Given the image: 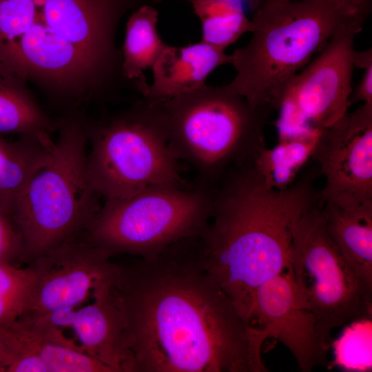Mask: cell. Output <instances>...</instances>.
Listing matches in <instances>:
<instances>
[{
    "label": "cell",
    "instance_id": "obj_1",
    "mask_svg": "<svg viewBox=\"0 0 372 372\" xmlns=\"http://www.w3.org/2000/svg\"><path fill=\"white\" fill-rule=\"evenodd\" d=\"M132 372H267L265 333L207 269L199 235L116 263L110 285Z\"/></svg>",
    "mask_w": 372,
    "mask_h": 372
},
{
    "label": "cell",
    "instance_id": "obj_2",
    "mask_svg": "<svg viewBox=\"0 0 372 372\" xmlns=\"http://www.w3.org/2000/svg\"><path fill=\"white\" fill-rule=\"evenodd\" d=\"M153 0H0V74L102 91L126 81L115 33L128 10Z\"/></svg>",
    "mask_w": 372,
    "mask_h": 372
},
{
    "label": "cell",
    "instance_id": "obj_3",
    "mask_svg": "<svg viewBox=\"0 0 372 372\" xmlns=\"http://www.w3.org/2000/svg\"><path fill=\"white\" fill-rule=\"evenodd\" d=\"M314 203L308 186L267 187L253 165L213 194L199 241L205 267L249 322L258 288L289 267L294 227Z\"/></svg>",
    "mask_w": 372,
    "mask_h": 372
},
{
    "label": "cell",
    "instance_id": "obj_4",
    "mask_svg": "<svg viewBox=\"0 0 372 372\" xmlns=\"http://www.w3.org/2000/svg\"><path fill=\"white\" fill-rule=\"evenodd\" d=\"M361 14L365 16L351 0L260 3L254 11L250 40L230 54L236 76L229 85L254 108L278 109L292 79L338 31Z\"/></svg>",
    "mask_w": 372,
    "mask_h": 372
},
{
    "label": "cell",
    "instance_id": "obj_5",
    "mask_svg": "<svg viewBox=\"0 0 372 372\" xmlns=\"http://www.w3.org/2000/svg\"><path fill=\"white\" fill-rule=\"evenodd\" d=\"M87 142L79 123L65 125L23 186L11 215L23 259L32 261L83 234L100 208L87 177Z\"/></svg>",
    "mask_w": 372,
    "mask_h": 372
},
{
    "label": "cell",
    "instance_id": "obj_6",
    "mask_svg": "<svg viewBox=\"0 0 372 372\" xmlns=\"http://www.w3.org/2000/svg\"><path fill=\"white\" fill-rule=\"evenodd\" d=\"M90 142L87 177L93 191L105 200L152 187L187 184L167 143L159 101L141 96L96 128Z\"/></svg>",
    "mask_w": 372,
    "mask_h": 372
},
{
    "label": "cell",
    "instance_id": "obj_7",
    "mask_svg": "<svg viewBox=\"0 0 372 372\" xmlns=\"http://www.w3.org/2000/svg\"><path fill=\"white\" fill-rule=\"evenodd\" d=\"M213 194L201 183L152 187L105 200L85 235L112 257L151 256L203 233L211 216Z\"/></svg>",
    "mask_w": 372,
    "mask_h": 372
},
{
    "label": "cell",
    "instance_id": "obj_8",
    "mask_svg": "<svg viewBox=\"0 0 372 372\" xmlns=\"http://www.w3.org/2000/svg\"><path fill=\"white\" fill-rule=\"evenodd\" d=\"M167 143L178 161L202 183L212 178L244 146L258 145L269 111L254 108L229 84L208 85L161 102Z\"/></svg>",
    "mask_w": 372,
    "mask_h": 372
},
{
    "label": "cell",
    "instance_id": "obj_9",
    "mask_svg": "<svg viewBox=\"0 0 372 372\" xmlns=\"http://www.w3.org/2000/svg\"><path fill=\"white\" fill-rule=\"evenodd\" d=\"M289 267L301 299L316 318L326 350L335 329L371 318L372 287L338 249L327 232L324 209L314 203L294 227Z\"/></svg>",
    "mask_w": 372,
    "mask_h": 372
},
{
    "label": "cell",
    "instance_id": "obj_10",
    "mask_svg": "<svg viewBox=\"0 0 372 372\" xmlns=\"http://www.w3.org/2000/svg\"><path fill=\"white\" fill-rule=\"evenodd\" d=\"M366 18L361 14L349 21L290 81L278 107V141L323 130L348 113L354 41Z\"/></svg>",
    "mask_w": 372,
    "mask_h": 372
},
{
    "label": "cell",
    "instance_id": "obj_11",
    "mask_svg": "<svg viewBox=\"0 0 372 372\" xmlns=\"http://www.w3.org/2000/svg\"><path fill=\"white\" fill-rule=\"evenodd\" d=\"M312 158L325 178L324 203L351 207L372 202V104L362 103L323 130Z\"/></svg>",
    "mask_w": 372,
    "mask_h": 372
},
{
    "label": "cell",
    "instance_id": "obj_12",
    "mask_svg": "<svg viewBox=\"0 0 372 372\" xmlns=\"http://www.w3.org/2000/svg\"><path fill=\"white\" fill-rule=\"evenodd\" d=\"M111 257L83 232L33 260L36 278L24 315L78 307L111 276L115 267Z\"/></svg>",
    "mask_w": 372,
    "mask_h": 372
},
{
    "label": "cell",
    "instance_id": "obj_13",
    "mask_svg": "<svg viewBox=\"0 0 372 372\" xmlns=\"http://www.w3.org/2000/svg\"><path fill=\"white\" fill-rule=\"evenodd\" d=\"M249 322L287 348L299 371L326 364L327 350L319 339L316 318L301 299L290 267L258 288Z\"/></svg>",
    "mask_w": 372,
    "mask_h": 372
},
{
    "label": "cell",
    "instance_id": "obj_14",
    "mask_svg": "<svg viewBox=\"0 0 372 372\" xmlns=\"http://www.w3.org/2000/svg\"><path fill=\"white\" fill-rule=\"evenodd\" d=\"M112 276L92 293L93 302L81 309L68 308L40 316H25L59 328L70 327L83 351L112 372H132L131 356L123 338L119 311L110 285Z\"/></svg>",
    "mask_w": 372,
    "mask_h": 372
},
{
    "label": "cell",
    "instance_id": "obj_15",
    "mask_svg": "<svg viewBox=\"0 0 372 372\" xmlns=\"http://www.w3.org/2000/svg\"><path fill=\"white\" fill-rule=\"evenodd\" d=\"M225 50L204 41L185 46L168 45L151 68L153 82L141 96L165 102L198 90L217 68L230 64Z\"/></svg>",
    "mask_w": 372,
    "mask_h": 372
},
{
    "label": "cell",
    "instance_id": "obj_16",
    "mask_svg": "<svg viewBox=\"0 0 372 372\" xmlns=\"http://www.w3.org/2000/svg\"><path fill=\"white\" fill-rule=\"evenodd\" d=\"M0 335L14 357L36 353L48 372H112L54 326L18 319L1 324Z\"/></svg>",
    "mask_w": 372,
    "mask_h": 372
},
{
    "label": "cell",
    "instance_id": "obj_17",
    "mask_svg": "<svg viewBox=\"0 0 372 372\" xmlns=\"http://www.w3.org/2000/svg\"><path fill=\"white\" fill-rule=\"evenodd\" d=\"M323 209L332 241L358 276L372 287V202L351 207L325 203Z\"/></svg>",
    "mask_w": 372,
    "mask_h": 372
},
{
    "label": "cell",
    "instance_id": "obj_18",
    "mask_svg": "<svg viewBox=\"0 0 372 372\" xmlns=\"http://www.w3.org/2000/svg\"><path fill=\"white\" fill-rule=\"evenodd\" d=\"M52 142L48 134H22L15 141L0 138V209L10 217L23 186Z\"/></svg>",
    "mask_w": 372,
    "mask_h": 372
},
{
    "label": "cell",
    "instance_id": "obj_19",
    "mask_svg": "<svg viewBox=\"0 0 372 372\" xmlns=\"http://www.w3.org/2000/svg\"><path fill=\"white\" fill-rule=\"evenodd\" d=\"M158 13L152 6H143L132 12L127 23L123 47V71L142 90L148 84L143 72L152 68L169 45L157 31Z\"/></svg>",
    "mask_w": 372,
    "mask_h": 372
},
{
    "label": "cell",
    "instance_id": "obj_20",
    "mask_svg": "<svg viewBox=\"0 0 372 372\" xmlns=\"http://www.w3.org/2000/svg\"><path fill=\"white\" fill-rule=\"evenodd\" d=\"M322 130L289 139L278 141L267 148L260 145L254 157L253 167L262 182L275 190L292 185L303 166L312 158Z\"/></svg>",
    "mask_w": 372,
    "mask_h": 372
},
{
    "label": "cell",
    "instance_id": "obj_21",
    "mask_svg": "<svg viewBox=\"0 0 372 372\" xmlns=\"http://www.w3.org/2000/svg\"><path fill=\"white\" fill-rule=\"evenodd\" d=\"M201 23V41L223 50L254 25L244 11L243 0H188Z\"/></svg>",
    "mask_w": 372,
    "mask_h": 372
},
{
    "label": "cell",
    "instance_id": "obj_22",
    "mask_svg": "<svg viewBox=\"0 0 372 372\" xmlns=\"http://www.w3.org/2000/svg\"><path fill=\"white\" fill-rule=\"evenodd\" d=\"M17 80L0 74V134L49 135L48 119Z\"/></svg>",
    "mask_w": 372,
    "mask_h": 372
},
{
    "label": "cell",
    "instance_id": "obj_23",
    "mask_svg": "<svg viewBox=\"0 0 372 372\" xmlns=\"http://www.w3.org/2000/svg\"><path fill=\"white\" fill-rule=\"evenodd\" d=\"M35 278L32 265L0 262V324L17 320L27 312Z\"/></svg>",
    "mask_w": 372,
    "mask_h": 372
},
{
    "label": "cell",
    "instance_id": "obj_24",
    "mask_svg": "<svg viewBox=\"0 0 372 372\" xmlns=\"http://www.w3.org/2000/svg\"><path fill=\"white\" fill-rule=\"evenodd\" d=\"M371 318L347 324L340 335L331 344L334 352L333 365L347 371H371Z\"/></svg>",
    "mask_w": 372,
    "mask_h": 372
},
{
    "label": "cell",
    "instance_id": "obj_25",
    "mask_svg": "<svg viewBox=\"0 0 372 372\" xmlns=\"http://www.w3.org/2000/svg\"><path fill=\"white\" fill-rule=\"evenodd\" d=\"M23 259L20 236L11 217L0 209V262L15 264Z\"/></svg>",
    "mask_w": 372,
    "mask_h": 372
},
{
    "label": "cell",
    "instance_id": "obj_26",
    "mask_svg": "<svg viewBox=\"0 0 372 372\" xmlns=\"http://www.w3.org/2000/svg\"><path fill=\"white\" fill-rule=\"evenodd\" d=\"M8 372H48V368L36 353H26L15 356L7 368Z\"/></svg>",
    "mask_w": 372,
    "mask_h": 372
},
{
    "label": "cell",
    "instance_id": "obj_27",
    "mask_svg": "<svg viewBox=\"0 0 372 372\" xmlns=\"http://www.w3.org/2000/svg\"><path fill=\"white\" fill-rule=\"evenodd\" d=\"M363 70L364 75L354 92L351 103L362 101L363 103L372 104V64Z\"/></svg>",
    "mask_w": 372,
    "mask_h": 372
},
{
    "label": "cell",
    "instance_id": "obj_28",
    "mask_svg": "<svg viewBox=\"0 0 372 372\" xmlns=\"http://www.w3.org/2000/svg\"><path fill=\"white\" fill-rule=\"evenodd\" d=\"M352 59L355 68L364 69L368 65L372 64V49L369 48L362 52L355 50Z\"/></svg>",
    "mask_w": 372,
    "mask_h": 372
},
{
    "label": "cell",
    "instance_id": "obj_29",
    "mask_svg": "<svg viewBox=\"0 0 372 372\" xmlns=\"http://www.w3.org/2000/svg\"><path fill=\"white\" fill-rule=\"evenodd\" d=\"M14 358L13 353L6 346L0 335V366L6 369Z\"/></svg>",
    "mask_w": 372,
    "mask_h": 372
},
{
    "label": "cell",
    "instance_id": "obj_30",
    "mask_svg": "<svg viewBox=\"0 0 372 372\" xmlns=\"http://www.w3.org/2000/svg\"><path fill=\"white\" fill-rule=\"evenodd\" d=\"M353 6L361 13L367 17L371 6V0H351Z\"/></svg>",
    "mask_w": 372,
    "mask_h": 372
},
{
    "label": "cell",
    "instance_id": "obj_31",
    "mask_svg": "<svg viewBox=\"0 0 372 372\" xmlns=\"http://www.w3.org/2000/svg\"><path fill=\"white\" fill-rule=\"evenodd\" d=\"M249 8L254 11L259 5L260 0H243Z\"/></svg>",
    "mask_w": 372,
    "mask_h": 372
},
{
    "label": "cell",
    "instance_id": "obj_32",
    "mask_svg": "<svg viewBox=\"0 0 372 372\" xmlns=\"http://www.w3.org/2000/svg\"><path fill=\"white\" fill-rule=\"evenodd\" d=\"M6 369L2 366H0V372H6Z\"/></svg>",
    "mask_w": 372,
    "mask_h": 372
},
{
    "label": "cell",
    "instance_id": "obj_33",
    "mask_svg": "<svg viewBox=\"0 0 372 372\" xmlns=\"http://www.w3.org/2000/svg\"><path fill=\"white\" fill-rule=\"evenodd\" d=\"M271 0H260L259 4ZM259 6V5H258ZM258 8V7H257Z\"/></svg>",
    "mask_w": 372,
    "mask_h": 372
},
{
    "label": "cell",
    "instance_id": "obj_34",
    "mask_svg": "<svg viewBox=\"0 0 372 372\" xmlns=\"http://www.w3.org/2000/svg\"><path fill=\"white\" fill-rule=\"evenodd\" d=\"M187 1H188V0H187Z\"/></svg>",
    "mask_w": 372,
    "mask_h": 372
}]
</instances>
